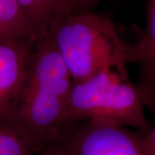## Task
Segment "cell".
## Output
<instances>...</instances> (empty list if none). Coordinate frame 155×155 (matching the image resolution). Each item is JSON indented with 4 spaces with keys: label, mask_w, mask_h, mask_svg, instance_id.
<instances>
[{
    "label": "cell",
    "mask_w": 155,
    "mask_h": 155,
    "mask_svg": "<svg viewBox=\"0 0 155 155\" xmlns=\"http://www.w3.org/2000/svg\"><path fill=\"white\" fill-rule=\"evenodd\" d=\"M72 78L46 34L36 39L28 72L17 97L0 120L40 154L53 143L65 124Z\"/></svg>",
    "instance_id": "cell-1"
},
{
    "label": "cell",
    "mask_w": 155,
    "mask_h": 155,
    "mask_svg": "<svg viewBox=\"0 0 155 155\" xmlns=\"http://www.w3.org/2000/svg\"><path fill=\"white\" fill-rule=\"evenodd\" d=\"M73 83L104 71L128 75L127 45L110 18L91 11L59 17L46 31Z\"/></svg>",
    "instance_id": "cell-2"
},
{
    "label": "cell",
    "mask_w": 155,
    "mask_h": 155,
    "mask_svg": "<svg viewBox=\"0 0 155 155\" xmlns=\"http://www.w3.org/2000/svg\"><path fill=\"white\" fill-rule=\"evenodd\" d=\"M144 109L140 93L128 75L104 71L84 81L72 83L65 124L104 121L147 134L152 127Z\"/></svg>",
    "instance_id": "cell-3"
},
{
    "label": "cell",
    "mask_w": 155,
    "mask_h": 155,
    "mask_svg": "<svg viewBox=\"0 0 155 155\" xmlns=\"http://www.w3.org/2000/svg\"><path fill=\"white\" fill-rule=\"evenodd\" d=\"M144 136L140 131L112 122L82 121L65 126L42 153L48 155H147Z\"/></svg>",
    "instance_id": "cell-4"
},
{
    "label": "cell",
    "mask_w": 155,
    "mask_h": 155,
    "mask_svg": "<svg viewBox=\"0 0 155 155\" xmlns=\"http://www.w3.org/2000/svg\"><path fill=\"white\" fill-rule=\"evenodd\" d=\"M35 41L0 44V120L22 87Z\"/></svg>",
    "instance_id": "cell-5"
},
{
    "label": "cell",
    "mask_w": 155,
    "mask_h": 155,
    "mask_svg": "<svg viewBox=\"0 0 155 155\" xmlns=\"http://www.w3.org/2000/svg\"><path fill=\"white\" fill-rule=\"evenodd\" d=\"M36 39V34L18 1L0 0V44Z\"/></svg>",
    "instance_id": "cell-6"
},
{
    "label": "cell",
    "mask_w": 155,
    "mask_h": 155,
    "mask_svg": "<svg viewBox=\"0 0 155 155\" xmlns=\"http://www.w3.org/2000/svg\"><path fill=\"white\" fill-rule=\"evenodd\" d=\"M127 62L136 64L140 77L149 72L155 65V0H147L146 28L140 39L133 46H127Z\"/></svg>",
    "instance_id": "cell-7"
},
{
    "label": "cell",
    "mask_w": 155,
    "mask_h": 155,
    "mask_svg": "<svg viewBox=\"0 0 155 155\" xmlns=\"http://www.w3.org/2000/svg\"><path fill=\"white\" fill-rule=\"evenodd\" d=\"M37 38L59 17L64 16L62 0H17Z\"/></svg>",
    "instance_id": "cell-8"
},
{
    "label": "cell",
    "mask_w": 155,
    "mask_h": 155,
    "mask_svg": "<svg viewBox=\"0 0 155 155\" xmlns=\"http://www.w3.org/2000/svg\"><path fill=\"white\" fill-rule=\"evenodd\" d=\"M0 155H35L9 127L0 123Z\"/></svg>",
    "instance_id": "cell-9"
},
{
    "label": "cell",
    "mask_w": 155,
    "mask_h": 155,
    "mask_svg": "<svg viewBox=\"0 0 155 155\" xmlns=\"http://www.w3.org/2000/svg\"><path fill=\"white\" fill-rule=\"evenodd\" d=\"M136 86L145 107H147L155 114V65L147 74L140 77V81Z\"/></svg>",
    "instance_id": "cell-10"
},
{
    "label": "cell",
    "mask_w": 155,
    "mask_h": 155,
    "mask_svg": "<svg viewBox=\"0 0 155 155\" xmlns=\"http://www.w3.org/2000/svg\"><path fill=\"white\" fill-rule=\"evenodd\" d=\"M107 0H62L64 16L91 11V10Z\"/></svg>",
    "instance_id": "cell-11"
},
{
    "label": "cell",
    "mask_w": 155,
    "mask_h": 155,
    "mask_svg": "<svg viewBox=\"0 0 155 155\" xmlns=\"http://www.w3.org/2000/svg\"><path fill=\"white\" fill-rule=\"evenodd\" d=\"M144 147L146 154L155 155V127L147 134H145Z\"/></svg>",
    "instance_id": "cell-12"
},
{
    "label": "cell",
    "mask_w": 155,
    "mask_h": 155,
    "mask_svg": "<svg viewBox=\"0 0 155 155\" xmlns=\"http://www.w3.org/2000/svg\"><path fill=\"white\" fill-rule=\"evenodd\" d=\"M41 155H48L47 153H41Z\"/></svg>",
    "instance_id": "cell-13"
}]
</instances>
